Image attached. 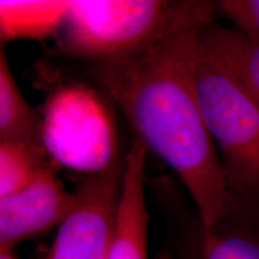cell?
<instances>
[{"label": "cell", "instance_id": "cell-1", "mask_svg": "<svg viewBox=\"0 0 259 259\" xmlns=\"http://www.w3.org/2000/svg\"><path fill=\"white\" fill-rule=\"evenodd\" d=\"M215 15V3L208 2L147 50L92 70L121 108L135 137L184 184L196 206L200 229L218 223L232 200L196 89L199 32L213 22Z\"/></svg>", "mask_w": 259, "mask_h": 259}, {"label": "cell", "instance_id": "cell-2", "mask_svg": "<svg viewBox=\"0 0 259 259\" xmlns=\"http://www.w3.org/2000/svg\"><path fill=\"white\" fill-rule=\"evenodd\" d=\"M208 2L73 0L58 46L93 67L122 61L147 50Z\"/></svg>", "mask_w": 259, "mask_h": 259}, {"label": "cell", "instance_id": "cell-3", "mask_svg": "<svg viewBox=\"0 0 259 259\" xmlns=\"http://www.w3.org/2000/svg\"><path fill=\"white\" fill-rule=\"evenodd\" d=\"M196 89L229 192L240 202L259 208V106L199 36Z\"/></svg>", "mask_w": 259, "mask_h": 259}, {"label": "cell", "instance_id": "cell-4", "mask_svg": "<svg viewBox=\"0 0 259 259\" xmlns=\"http://www.w3.org/2000/svg\"><path fill=\"white\" fill-rule=\"evenodd\" d=\"M41 144L52 161L83 176L102 173L120 158L113 113L101 94L82 83L64 84L47 97Z\"/></svg>", "mask_w": 259, "mask_h": 259}, {"label": "cell", "instance_id": "cell-5", "mask_svg": "<svg viewBox=\"0 0 259 259\" xmlns=\"http://www.w3.org/2000/svg\"><path fill=\"white\" fill-rule=\"evenodd\" d=\"M125 169V157L102 173L83 176L78 205L58 227L46 259H108Z\"/></svg>", "mask_w": 259, "mask_h": 259}, {"label": "cell", "instance_id": "cell-6", "mask_svg": "<svg viewBox=\"0 0 259 259\" xmlns=\"http://www.w3.org/2000/svg\"><path fill=\"white\" fill-rule=\"evenodd\" d=\"M78 205L76 192H67L47 170L21 192L0 200V252L59 227Z\"/></svg>", "mask_w": 259, "mask_h": 259}, {"label": "cell", "instance_id": "cell-7", "mask_svg": "<svg viewBox=\"0 0 259 259\" xmlns=\"http://www.w3.org/2000/svg\"><path fill=\"white\" fill-rule=\"evenodd\" d=\"M149 150L134 137L125 155L120 199L108 259H148L149 213L145 202V168Z\"/></svg>", "mask_w": 259, "mask_h": 259}, {"label": "cell", "instance_id": "cell-8", "mask_svg": "<svg viewBox=\"0 0 259 259\" xmlns=\"http://www.w3.org/2000/svg\"><path fill=\"white\" fill-rule=\"evenodd\" d=\"M199 231L198 259H259V208L232 197L225 216Z\"/></svg>", "mask_w": 259, "mask_h": 259}, {"label": "cell", "instance_id": "cell-9", "mask_svg": "<svg viewBox=\"0 0 259 259\" xmlns=\"http://www.w3.org/2000/svg\"><path fill=\"white\" fill-rule=\"evenodd\" d=\"M70 2H0V36L3 42L18 38L42 40L58 36Z\"/></svg>", "mask_w": 259, "mask_h": 259}, {"label": "cell", "instance_id": "cell-10", "mask_svg": "<svg viewBox=\"0 0 259 259\" xmlns=\"http://www.w3.org/2000/svg\"><path fill=\"white\" fill-rule=\"evenodd\" d=\"M199 38L238 77L259 106V42L215 22L200 30Z\"/></svg>", "mask_w": 259, "mask_h": 259}, {"label": "cell", "instance_id": "cell-11", "mask_svg": "<svg viewBox=\"0 0 259 259\" xmlns=\"http://www.w3.org/2000/svg\"><path fill=\"white\" fill-rule=\"evenodd\" d=\"M0 142H24L42 147L41 115L19 90L3 50L0 53Z\"/></svg>", "mask_w": 259, "mask_h": 259}, {"label": "cell", "instance_id": "cell-12", "mask_svg": "<svg viewBox=\"0 0 259 259\" xmlns=\"http://www.w3.org/2000/svg\"><path fill=\"white\" fill-rule=\"evenodd\" d=\"M48 155L38 145L0 142V200L21 192L52 169Z\"/></svg>", "mask_w": 259, "mask_h": 259}, {"label": "cell", "instance_id": "cell-13", "mask_svg": "<svg viewBox=\"0 0 259 259\" xmlns=\"http://www.w3.org/2000/svg\"><path fill=\"white\" fill-rule=\"evenodd\" d=\"M215 9L234 24L235 30L259 42V0H222L215 3Z\"/></svg>", "mask_w": 259, "mask_h": 259}, {"label": "cell", "instance_id": "cell-14", "mask_svg": "<svg viewBox=\"0 0 259 259\" xmlns=\"http://www.w3.org/2000/svg\"><path fill=\"white\" fill-rule=\"evenodd\" d=\"M0 259H17V257L14 254V251H2Z\"/></svg>", "mask_w": 259, "mask_h": 259}, {"label": "cell", "instance_id": "cell-15", "mask_svg": "<svg viewBox=\"0 0 259 259\" xmlns=\"http://www.w3.org/2000/svg\"><path fill=\"white\" fill-rule=\"evenodd\" d=\"M163 259H173L171 257H169V255H166V257H164Z\"/></svg>", "mask_w": 259, "mask_h": 259}]
</instances>
